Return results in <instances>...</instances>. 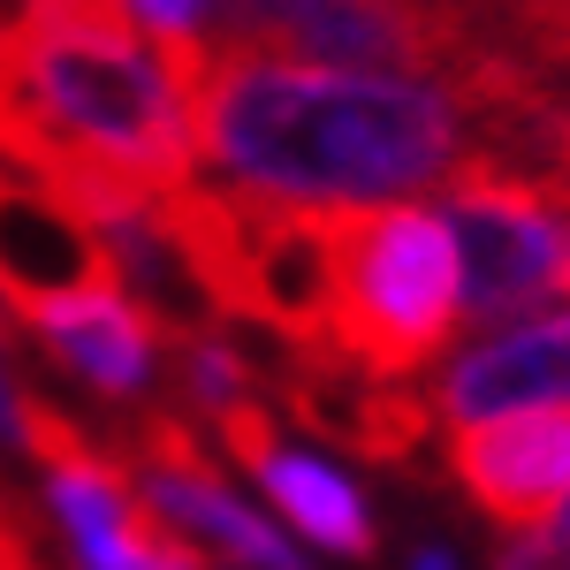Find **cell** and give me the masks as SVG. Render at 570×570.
<instances>
[{
	"label": "cell",
	"mask_w": 570,
	"mask_h": 570,
	"mask_svg": "<svg viewBox=\"0 0 570 570\" xmlns=\"http://www.w3.org/2000/svg\"><path fill=\"white\" fill-rule=\"evenodd\" d=\"M0 441H23V389L8 381V312H0Z\"/></svg>",
	"instance_id": "obj_10"
},
{
	"label": "cell",
	"mask_w": 570,
	"mask_h": 570,
	"mask_svg": "<svg viewBox=\"0 0 570 570\" xmlns=\"http://www.w3.org/2000/svg\"><path fill=\"white\" fill-rule=\"evenodd\" d=\"M494 570H570V548L563 540H510L494 556Z\"/></svg>",
	"instance_id": "obj_9"
},
{
	"label": "cell",
	"mask_w": 570,
	"mask_h": 570,
	"mask_svg": "<svg viewBox=\"0 0 570 570\" xmlns=\"http://www.w3.org/2000/svg\"><path fill=\"white\" fill-rule=\"evenodd\" d=\"M190 145L236 190L289 206H395L480 176V122L434 77H343L206 46L176 77Z\"/></svg>",
	"instance_id": "obj_1"
},
{
	"label": "cell",
	"mask_w": 570,
	"mask_h": 570,
	"mask_svg": "<svg viewBox=\"0 0 570 570\" xmlns=\"http://www.w3.org/2000/svg\"><path fill=\"white\" fill-rule=\"evenodd\" d=\"M274 389L289 403V419H305L312 434L351 449L365 464H411L434 434V403L403 381H381L351 357H274Z\"/></svg>",
	"instance_id": "obj_5"
},
{
	"label": "cell",
	"mask_w": 570,
	"mask_h": 570,
	"mask_svg": "<svg viewBox=\"0 0 570 570\" xmlns=\"http://www.w3.org/2000/svg\"><path fill=\"white\" fill-rule=\"evenodd\" d=\"M464 320L449 220L419 206H335V357L381 381L419 373Z\"/></svg>",
	"instance_id": "obj_2"
},
{
	"label": "cell",
	"mask_w": 570,
	"mask_h": 570,
	"mask_svg": "<svg viewBox=\"0 0 570 570\" xmlns=\"http://www.w3.org/2000/svg\"><path fill=\"white\" fill-rule=\"evenodd\" d=\"M449 480L502 532L556 525V510H570V403L456 426L449 434Z\"/></svg>",
	"instance_id": "obj_4"
},
{
	"label": "cell",
	"mask_w": 570,
	"mask_h": 570,
	"mask_svg": "<svg viewBox=\"0 0 570 570\" xmlns=\"http://www.w3.org/2000/svg\"><path fill=\"white\" fill-rule=\"evenodd\" d=\"M411 570H456V556H449L441 540H419V548H411Z\"/></svg>",
	"instance_id": "obj_11"
},
{
	"label": "cell",
	"mask_w": 570,
	"mask_h": 570,
	"mask_svg": "<svg viewBox=\"0 0 570 570\" xmlns=\"http://www.w3.org/2000/svg\"><path fill=\"white\" fill-rule=\"evenodd\" d=\"M23 320L39 327V343L61 357V365H77L91 389L107 395V403H122V411L145 395L153 357L168 351V343H160V327L130 305V289H99V297L39 305V312H23Z\"/></svg>",
	"instance_id": "obj_8"
},
{
	"label": "cell",
	"mask_w": 570,
	"mask_h": 570,
	"mask_svg": "<svg viewBox=\"0 0 570 570\" xmlns=\"http://www.w3.org/2000/svg\"><path fill=\"white\" fill-rule=\"evenodd\" d=\"M220 441H228V456L236 464H252L266 480V494L297 518V525L320 540V548H335V556H373L381 548V525H373V510H365V494L351 480H335L327 464H312L297 449H282L274 434V411H266L259 395L252 403H236L228 419H220Z\"/></svg>",
	"instance_id": "obj_6"
},
{
	"label": "cell",
	"mask_w": 570,
	"mask_h": 570,
	"mask_svg": "<svg viewBox=\"0 0 570 570\" xmlns=\"http://www.w3.org/2000/svg\"><path fill=\"white\" fill-rule=\"evenodd\" d=\"M449 236L464 266V320H502L540 297H570V206L518 183H456Z\"/></svg>",
	"instance_id": "obj_3"
},
{
	"label": "cell",
	"mask_w": 570,
	"mask_h": 570,
	"mask_svg": "<svg viewBox=\"0 0 570 570\" xmlns=\"http://www.w3.org/2000/svg\"><path fill=\"white\" fill-rule=\"evenodd\" d=\"M548 403H570V312L540 320V327H518V335H494V343L464 351L441 373V411L456 426L510 419V411H548Z\"/></svg>",
	"instance_id": "obj_7"
}]
</instances>
